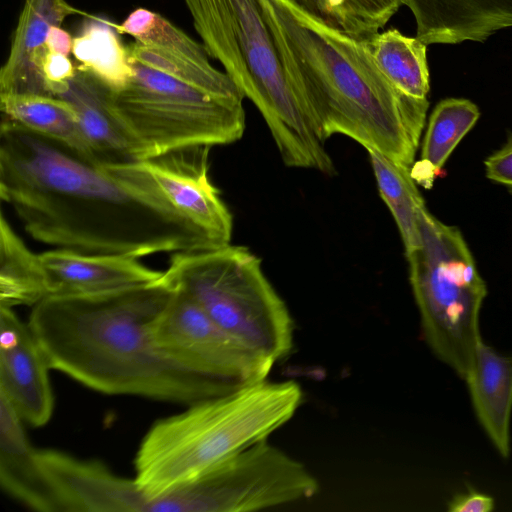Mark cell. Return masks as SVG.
I'll return each mask as SVG.
<instances>
[{
  "instance_id": "cell-10",
  "label": "cell",
  "mask_w": 512,
  "mask_h": 512,
  "mask_svg": "<svg viewBox=\"0 0 512 512\" xmlns=\"http://www.w3.org/2000/svg\"><path fill=\"white\" fill-rule=\"evenodd\" d=\"M151 334L165 358L239 387L266 380L274 365L225 331L178 290L154 320Z\"/></svg>"
},
{
  "instance_id": "cell-11",
  "label": "cell",
  "mask_w": 512,
  "mask_h": 512,
  "mask_svg": "<svg viewBox=\"0 0 512 512\" xmlns=\"http://www.w3.org/2000/svg\"><path fill=\"white\" fill-rule=\"evenodd\" d=\"M50 370L28 322L13 308L0 306V395L34 427L48 423L53 414Z\"/></svg>"
},
{
  "instance_id": "cell-2",
  "label": "cell",
  "mask_w": 512,
  "mask_h": 512,
  "mask_svg": "<svg viewBox=\"0 0 512 512\" xmlns=\"http://www.w3.org/2000/svg\"><path fill=\"white\" fill-rule=\"evenodd\" d=\"M173 294L159 279L101 294L48 296L32 307L28 325L51 369L104 394L187 406L239 388L156 349L151 327Z\"/></svg>"
},
{
  "instance_id": "cell-4",
  "label": "cell",
  "mask_w": 512,
  "mask_h": 512,
  "mask_svg": "<svg viewBox=\"0 0 512 512\" xmlns=\"http://www.w3.org/2000/svg\"><path fill=\"white\" fill-rule=\"evenodd\" d=\"M294 381L260 382L187 405L159 419L135 455V481L149 501L186 484L288 422L302 402Z\"/></svg>"
},
{
  "instance_id": "cell-1",
  "label": "cell",
  "mask_w": 512,
  "mask_h": 512,
  "mask_svg": "<svg viewBox=\"0 0 512 512\" xmlns=\"http://www.w3.org/2000/svg\"><path fill=\"white\" fill-rule=\"evenodd\" d=\"M0 196L36 241L135 258L219 246L167 199L145 160L99 165L1 118Z\"/></svg>"
},
{
  "instance_id": "cell-15",
  "label": "cell",
  "mask_w": 512,
  "mask_h": 512,
  "mask_svg": "<svg viewBox=\"0 0 512 512\" xmlns=\"http://www.w3.org/2000/svg\"><path fill=\"white\" fill-rule=\"evenodd\" d=\"M111 89L76 65L74 76L56 94L71 104L94 163L116 165L138 161L135 145L114 113Z\"/></svg>"
},
{
  "instance_id": "cell-22",
  "label": "cell",
  "mask_w": 512,
  "mask_h": 512,
  "mask_svg": "<svg viewBox=\"0 0 512 512\" xmlns=\"http://www.w3.org/2000/svg\"><path fill=\"white\" fill-rule=\"evenodd\" d=\"M365 41L377 67L397 89L412 98L427 99L430 85L425 43L396 28Z\"/></svg>"
},
{
  "instance_id": "cell-16",
  "label": "cell",
  "mask_w": 512,
  "mask_h": 512,
  "mask_svg": "<svg viewBox=\"0 0 512 512\" xmlns=\"http://www.w3.org/2000/svg\"><path fill=\"white\" fill-rule=\"evenodd\" d=\"M0 483L18 502L40 512H56L35 449L24 421L0 395Z\"/></svg>"
},
{
  "instance_id": "cell-25",
  "label": "cell",
  "mask_w": 512,
  "mask_h": 512,
  "mask_svg": "<svg viewBox=\"0 0 512 512\" xmlns=\"http://www.w3.org/2000/svg\"><path fill=\"white\" fill-rule=\"evenodd\" d=\"M304 8L365 40L377 34L409 0H295Z\"/></svg>"
},
{
  "instance_id": "cell-19",
  "label": "cell",
  "mask_w": 512,
  "mask_h": 512,
  "mask_svg": "<svg viewBox=\"0 0 512 512\" xmlns=\"http://www.w3.org/2000/svg\"><path fill=\"white\" fill-rule=\"evenodd\" d=\"M480 117L478 107L468 99L448 98L432 111L423 139L421 159L411 174L416 183L429 188L447 159Z\"/></svg>"
},
{
  "instance_id": "cell-13",
  "label": "cell",
  "mask_w": 512,
  "mask_h": 512,
  "mask_svg": "<svg viewBox=\"0 0 512 512\" xmlns=\"http://www.w3.org/2000/svg\"><path fill=\"white\" fill-rule=\"evenodd\" d=\"M48 296L93 295L157 282L163 271L135 257L55 248L39 254Z\"/></svg>"
},
{
  "instance_id": "cell-27",
  "label": "cell",
  "mask_w": 512,
  "mask_h": 512,
  "mask_svg": "<svg viewBox=\"0 0 512 512\" xmlns=\"http://www.w3.org/2000/svg\"><path fill=\"white\" fill-rule=\"evenodd\" d=\"M493 509L494 499L475 490L456 495L448 503L450 512H490Z\"/></svg>"
},
{
  "instance_id": "cell-14",
  "label": "cell",
  "mask_w": 512,
  "mask_h": 512,
  "mask_svg": "<svg viewBox=\"0 0 512 512\" xmlns=\"http://www.w3.org/2000/svg\"><path fill=\"white\" fill-rule=\"evenodd\" d=\"M85 14L66 0H26L19 15L8 58L0 70V94L51 95L43 74L54 26L70 15Z\"/></svg>"
},
{
  "instance_id": "cell-9",
  "label": "cell",
  "mask_w": 512,
  "mask_h": 512,
  "mask_svg": "<svg viewBox=\"0 0 512 512\" xmlns=\"http://www.w3.org/2000/svg\"><path fill=\"white\" fill-rule=\"evenodd\" d=\"M200 512H247L314 496L308 469L267 440L216 464L193 480Z\"/></svg>"
},
{
  "instance_id": "cell-3",
  "label": "cell",
  "mask_w": 512,
  "mask_h": 512,
  "mask_svg": "<svg viewBox=\"0 0 512 512\" xmlns=\"http://www.w3.org/2000/svg\"><path fill=\"white\" fill-rule=\"evenodd\" d=\"M284 74L325 140L341 134L412 167L429 106L397 89L365 40L295 0H258Z\"/></svg>"
},
{
  "instance_id": "cell-28",
  "label": "cell",
  "mask_w": 512,
  "mask_h": 512,
  "mask_svg": "<svg viewBox=\"0 0 512 512\" xmlns=\"http://www.w3.org/2000/svg\"><path fill=\"white\" fill-rule=\"evenodd\" d=\"M47 46L49 51L69 55L72 53L73 37L60 26L51 28Z\"/></svg>"
},
{
  "instance_id": "cell-20",
  "label": "cell",
  "mask_w": 512,
  "mask_h": 512,
  "mask_svg": "<svg viewBox=\"0 0 512 512\" xmlns=\"http://www.w3.org/2000/svg\"><path fill=\"white\" fill-rule=\"evenodd\" d=\"M39 254L16 234L4 213L0 217V306H34L48 297Z\"/></svg>"
},
{
  "instance_id": "cell-26",
  "label": "cell",
  "mask_w": 512,
  "mask_h": 512,
  "mask_svg": "<svg viewBox=\"0 0 512 512\" xmlns=\"http://www.w3.org/2000/svg\"><path fill=\"white\" fill-rule=\"evenodd\" d=\"M486 176L512 190V134L506 143L485 160Z\"/></svg>"
},
{
  "instance_id": "cell-8",
  "label": "cell",
  "mask_w": 512,
  "mask_h": 512,
  "mask_svg": "<svg viewBox=\"0 0 512 512\" xmlns=\"http://www.w3.org/2000/svg\"><path fill=\"white\" fill-rule=\"evenodd\" d=\"M132 76L111 90L112 109L138 160L194 146L226 145L245 130L243 100L220 98L131 59Z\"/></svg>"
},
{
  "instance_id": "cell-17",
  "label": "cell",
  "mask_w": 512,
  "mask_h": 512,
  "mask_svg": "<svg viewBox=\"0 0 512 512\" xmlns=\"http://www.w3.org/2000/svg\"><path fill=\"white\" fill-rule=\"evenodd\" d=\"M465 381L481 426L501 456L507 458L510 454L512 357L498 354L482 340L474 367Z\"/></svg>"
},
{
  "instance_id": "cell-7",
  "label": "cell",
  "mask_w": 512,
  "mask_h": 512,
  "mask_svg": "<svg viewBox=\"0 0 512 512\" xmlns=\"http://www.w3.org/2000/svg\"><path fill=\"white\" fill-rule=\"evenodd\" d=\"M419 229L420 246L406 257L423 335L432 352L465 380L482 341L479 317L487 287L458 228L425 208Z\"/></svg>"
},
{
  "instance_id": "cell-6",
  "label": "cell",
  "mask_w": 512,
  "mask_h": 512,
  "mask_svg": "<svg viewBox=\"0 0 512 512\" xmlns=\"http://www.w3.org/2000/svg\"><path fill=\"white\" fill-rule=\"evenodd\" d=\"M160 281L185 293L229 334L273 363L293 346V321L247 247L174 253Z\"/></svg>"
},
{
  "instance_id": "cell-24",
  "label": "cell",
  "mask_w": 512,
  "mask_h": 512,
  "mask_svg": "<svg viewBox=\"0 0 512 512\" xmlns=\"http://www.w3.org/2000/svg\"><path fill=\"white\" fill-rule=\"evenodd\" d=\"M127 50L131 59L206 93L232 100L245 98L231 78L211 63H199L136 40Z\"/></svg>"
},
{
  "instance_id": "cell-12",
  "label": "cell",
  "mask_w": 512,
  "mask_h": 512,
  "mask_svg": "<svg viewBox=\"0 0 512 512\" xmlns=\"http://www.w3.org/2000/svg\"><path fill=\"white\" fill-rule=\"evenodd\" d=\"M209 146H194L145 159L172 205L219 247L230 244L233 217L208 175Z\"/></svg>"
},
{
  "instance_id": "cell-5",
  "label": "cell",
  "mask_w": 512,
  "mask_h": 512,
  "mask_svg": "<svg viewBox=\"0 0 512 512\" xmlns=\"http://www.w3.org/2000/svg\"><path fill=\"white\" fill-rule=\"evenodd\" d=\"M209 56L264 118L283 163L333 175L326 140L288 83L258 0H185Z\"/></svg>"
},
{
  "instance_id": "cell-21",
  "label": "cell",
  "mask_w": 512,
  "mask_h": 512,
  "mask_svg": "<svg viewBox=\"0 0 512 512\" xmlns=\"http://www.w3.org/2000/svg\"><path fill=\"white\" fill-rule=\"evenodd\" d=\"M119 35L115 23L88 15L72 46L77 65L113 91L123 88L132 76L131 58Z\"/></svg>"
},
{
  "instance_id": "cell-23",
  "label": "cell",
  "mask_w": 512,
  "mask_h": 512,
  "mask_svg": "<svg viewBox=\"0 0 512 512\" xmlns=\"http://www.w3.org/2000/svg\"><path fill=\"white\" fill-rule=\"evenodd\" d=\"M366 151L380 196L397 224L407 255L420 246L419 220L426 208L411 167L397 163L377 150L368 148Z\"/></svg>"
},
{
  "instance_id": "cell-18",
  "label": "cell",
  "mask_w": 512,
  "mask_h": 512,
  "mask_svg": "<svg viewBox=\"0 0 512 512\" xmlns=\"http://www.w3.org/2000/svg\"><path fill=\"white\" fill-rule=\"evenodd\" d=\"M2 119L57 141L92 161L90 148L69 102L53 95L0 94Z\"/></svg>"
}]
</instances>
